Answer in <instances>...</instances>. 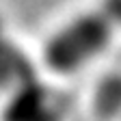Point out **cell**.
Here are the masks:
<instances>
[{"instance_id":"obj_1","label":"cell","mask_w":121,"mask_h":121,"mask_svg":"<svg viewBox=\"0 0 121 121\" xmlns=\"http://www.w3.org/2000/svg\"><path fill=\"white\" fill-rule=\"evenodd\" d=\"M119 30L117 22L104 7L76 17L45 45V60L54 71H73L86 65L95 54H99L110 43L112 35Z\"/></svg>"},{"instance_id":"obj_2","label":"cell","mask_w":121,"mask_h":121,"mask_svg":"<svg viewBox=\"0 0 121 121\" xmlns=\"http://www.w3.org/2000/svg\"><path fill=\"white\" fill-rule=\"evenodd\" d=\"M58 117L52 93L37 78L13 89L4 106V121H58Z\"/></svg>"},{"instance_id":"obj_3","label":"cell","mask_w":121,"mask_h":121,"mask_svg":"<svg viewBox=\"0 0 121 121\" xmlns=\"http://www.w3.org/2000/svg\"><path fill=\"white\" fill-rule=\"evenodd\" d=\"M37 78L35 63L30 56L4 37H0V91H11L17 89L30 80Z\"/></svg>"},{"instance_id":"obj_4","label":"cell","mask_w":121,"mask_h":121,"mask_svg":"<svg viewBox=\"0 0 121 121\" xmlns=\"http://www.w3.org/2000/svg\"><path fill=\"white\" fill-rule=\"evenodd\" d=\"M0 37H2V20H0Z\"/></svg>"}]
</instances>
